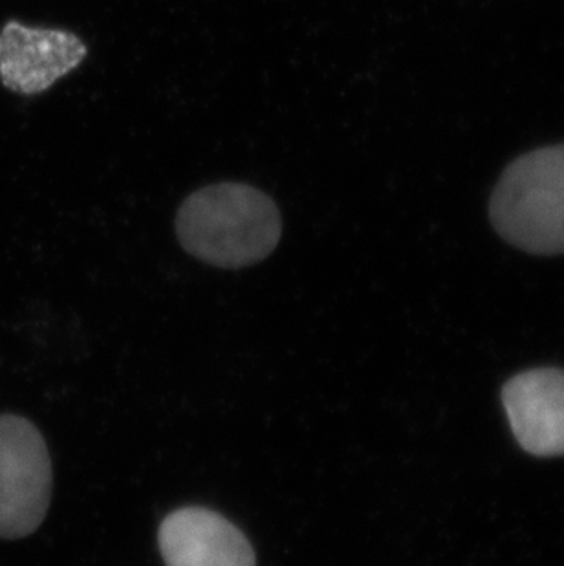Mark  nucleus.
Wrapping results in <instances>:
<instances>
[{"label": "nucleus", "instance_id": "3", "mask_svg": "<svg viewBox=\"0 0 564 566\" xmlns=\"http://www.w3.org/2000/svg\"><path fill=\"white\" fill-rule=\"evenodd\" d=\"M52 460L27 418L0 415V537L22 539L43 524L52 499Z\"/></svg>", "mask_w": 564, "mask_h": 566}, {"label": "nucleus", "instance_id": "5", "mask_svg": "<svg viewBox=\"0 0 564 566\" xmlns=\"http://www.w3.org/2000/svg\"><path fill=\"white\" fill-rule=\"evenodd\" d=\"M158 546L167 566H257L244 532L209 507L169 513L158 530Z\"/></svg>", "mask_w": 564, "mask_h": 566}, {"label": "nucleus", "instance_id": "2", "mask_svg": "<svg viewBox=\"0 0 564 566\" xmlns=\"http://www.w3.org/2000/svg\"><path fill=\"white\" fill-rule=\"evenodd\" d=\"M499 235L533 255L564 253V145L544 147L513 161L490 203Z\"/></svg>", "mask_w": 564, "mask_h": 566}, {"label": "nucleus", "instance_id": "1", "mask_svg": "<svg viewBox=\"0 0 564 566\" xmlns=\"http://www.w3.org/2000/svg\"><path fill=\"white\" fill-rule=\"evenodd\" d=\"M281 233L275 202L246 184H215L192 192L176 217L184 250L228 270L264 261L278 248Z\"/></svg>", "mask_w": 564, "mask_h": 566}, {"label": "nucleus", "instance_id": "6", "mask_svg": "<svg viewBox=\"0 0 564 566\" xmlns=\"http://www.w3.org/2000/svg\"><path fill=\"white\" fill-rule=\"evenodd\" d=\"M510 428L526 453L564 457V369L524 370L502 387Z\"/></svg>", "mask_w": 564, "mask_h": 566}, {"label": "nucleus", "instance_id": "4", "mask_svg": "<svg viewBox=\"0 0 564 566\" xmlns=\"http://www.w3.org/2000/svg\"><path fill=\"white\" fill-rule=\"evenodd\" d=\"M86 57L74 33L6 22L0 32V81L8 91L33 96L49 91Z\"/></svg>", "mask_w": 564, "mask_h": 566}]
</instances>
